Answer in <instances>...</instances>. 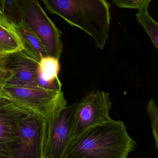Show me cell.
I'll list each match as a JSON object with an SVG mask.
<instances>
[{
	"instance_id": "6da1fadb",
	"label": "cell",
	"mask_w": 158,
	"mask_h": 158,
	"mask_svg": "<svg viewBox=\"0 0 158 158\" xmlns=\"http://www.w3.org/2000/svg\"><path fill=\"white\" fill-rule=\"evenodd\" d=\"M136 146L124 123L111 118L72 140L63 158H127Z\"/></svg>"
},
{
	"instance_id": "7a4b0ae2",
	"label": "cell",
	"mask_w": 158,
	"mask_h": 158,
	"mask_svg": "<svg viewBox=\"0 0 158 158\" xmlns=\"http://www.w3.org/2000/svg\"><path fill=\"white\" fill-rule=\"evenodd\" d=\"M51 14L90 35L103 50L108 39L110 16L106 0H41Z\"/></svg>"
},
{
	"instance_id": "3957f363",
	"label": "cell",
	"mask_w": 158,
	"mask_h": 158,
	"mask_svg": "<svg viewBox=\"0 0 158 158\" xmlns=\"http://www.w3.org/2000/svg\"><path fill=\"white\" fill-rule=\"evenodd\" d=\"M0 95L42 116L48 123L67 104L62 91H49L33 85L6 84Z\"/></svg>"
},
{
	"instance_id": "277c9868",
	"label": "cell",
	"mask_w": 158,
	"mask_h": 158,
	"mask_svg": "<svg viewBox=\"0 0 158 158\" xmlns=\"http://www.w3.org/2000/svg\"><path fill=\"white\" fill-rule=\"evenodd\" d=\"M47 128V120L37 113L22 118L17 127L12 158H44Z\"/></svg>"
},
{
	"instance_id": "5b68a950",
	"label": "cell",
	"mask_w": 158,
	"mask_h": 158,
	"mask_svg": "<svg viewBox=\"0 0 158 158\" xmlns=\"http://www.w3.org/2000/svg\"><path fill=\"white\" fill-rule=\"evenodd\" d=\"M23 22L39 38L48 56L59 60L63 51L61 32L37 0H26Z\"/></svg>"
},
{
	"instance_id": "8992f818",
	"label": "cell",
	"mask_w": 158,
	"mask_h": 158,
	"mask_svg": "<svg viewBox=\"0 0 158 158\" xmlns=\"http://www.w3.org/2000/svg\"><path fill=\"white\" fill-rule=\"evenodd\" d=\"M110 94L98 90L87 94L77 103L73 122L71 141L87 129L110 119L112 104Z\"/></svg>"
},
{
	"instance_id": "52a82bcc",
	"label": "cell",
	"mask_w": 158,
	"mask_h": 158,
	"mask_svg": "<svg viewBox=\"0 0 158 158\" xmlns=\"http://www.w3.org/2000/svg\"><path fill=\"white\" fill-rule=\"evenodd\" d=\"M77 103L62 109L48 123L44 158H63L71 141Z\"/></svg>"
},
{
	"instance_id": "ba28073f",
	"label": "cell",
	"mask_w": 158,
	"mask_h": 158,
	"mask_svg": "<svg viewBox=\"0 0 158 158\" xmlns=\"http://www.w3.org/2000/svg\"><path fill=\"white\" fill-rule=\"evenodd\" d=\"M33 112L0 95V158H12L18 124L24 117Z\"/></svg>"
},
{
	"instance_id": "9c48e42d",
	"label": "cell",
	"mask_w": 158,
	"mask_h": 158,
	"mask_svg": "<svg viewBox=\"0 0 158 158\" xmlns=\"http://www.w3.org/2000/svg\"><path fill=\"white\" fill-rule=\"evenodd\" d=\"M6 58L12 77L6 84L38 86L39 62L23 51L7 55Z\"/></svg>"
},
{
	"instance_id": "30bf717a",
	"label": "cell",
	"mask_w": 158,
	"mask_h": 158,
	"mask_svg": "<svg viewBox=\"0 0 158 158\" xmlns=\"http://www.w3.org/2000/svg\"><path fill=\"white\" fill-rule=\"evenodd\" d=\"M59 61L57 58L47 56L39 62L38 86L49 91H62V83L58 78L60 70Z\"/></svg>"
},
{
	"instance_id": "8fae6325",
	"label": "cell",
	"mask_w": 158,
	"mask_h": 158,
	"mask_svg": "<svg viewBox=\"0 0 158 158\" xmlns=\"http://www.w3.org/2000/svg\"><path fill=\"white\" fill-rule=\"evenodd\" d=\"M13 26L21 40L24 52L39 63L48 56L39 38L24 22Z\"/></svg>"
},
{
	"instance_id": "7c38bea8",
	"label": "cell",
	"mask_w": 158,
	"mask_h": 158,
	"mask_svg": "<svg viewBox=\"0 0 158 158\" xmlns=\"http://www.w3.org/2000/svg\"><path fill=\"white\" fill-rule=\"evenodd\" d=\"M23 50L21 40L13 24L6 15L0 17V56Z\"/></svg>"
},
{
	"instance_id": "4fadbf2b",
	"label": "cell",
	"mask_w": 158,
	"mask_h": 158,
	"mask_svg": "<svg viewBox=\"0 0 158 158\" xmlns=\"http://www.w3.org/2000/svg\"><path fill=\"white\" fill-rule=\"evenodd\" d=\"M26 0H2L0 7L13 25L24 22Z\"/></svg>"
},
{
	"instance_id": "5bb4252c",
	"label": "cell",
	"mask_w": 158,
	"mask_h": 158,
	"mask_svg": "<svg viewBox=\"0 0 158 158\" xmlns=\"http://www.w3.org/2000/svg\"><path fill=\"white\" fill-rule=\"evenodd\" d=\"M136 19L142 26L158 51V23L149 15L148 9L139 11Z\"/></svg>"
},
{
	"instance_id": "9a60e30c",
	"label": "cell",
	"mask_w": 158,
	"mask_h": 158,
	"mask_svg": "<svg viewBox=\"0 0 158 158\" xmlns=\"http://www.w3.org/2000/svg\"><path fill=\"white\" fill-rule=\"evenodd\" d=\"M147 112L151 122L153 136L156 147L158 150V107L153 99H150L148 102L147 107Z\"/></svg>"
},
{
	"instance_id": "2e32d148",
	"label": "cell",
	"mask_w": 158,
	"mask_h": 158,
	"mask_svg": "<svg viewBox=\"0 0 158 158\" xmlns=\"http://www.w3.org/2000/svg\"><path fill=\"white\" fill-rule=\"evenodd\" d=\"M153 0H112L115 5L122 8L137 9L139 11L147 10Z\"/></svg>"
},
{
	"instance_id": "e0dca14e",
	"label": "cell",
	"mask_w": 158,
	"mask_h": 158,
	"mask_svg": "<svg viewBox=\"0 0 158 158\" xmlns=\"http://www.w3.org/2000/svg\"><path fill=\"white\" fill-rule=\"evenodd\" d=\"M12 77V72L7 66L6 55L0 56V89Z\"/></svg>"
},
{
	"instance_id": "ac0fdd59",
	"label": "cell",
	"mask_w": 158,
	"mask_h": 158,
	"mask_svg": "<svg viewBox=\"0 0 158 158\" xmlns=\"http://www.w3.org/2000/svg\"><path fill=\"white\" fill-rule=\"evenodd\" d=\"M4 15H5L3 14L2 11V9H1V7H0V17H1L3 16Z\"/></svg>"
},
{
	"instance_id": "d6986e66",
	"label": "cell",
	"mask_w": 158,
	"mask_h": 158,
	"mask_svg": "<svg viewBox=\"0 0 158 158\" xmlns=\"http://www.w3.org/2000/svg\"><path fill=\"white\" fill-rule=\"evenodd\" d=\"M2 0H0V5H1V2H2Z\"/></svg>"
},
{
	"instance_id": "ffe728a7",
	"label": "cell",
	"mask_w": 158,
	"mask_h": 158,
	"mask_svg": "<svg viewBox=\"0 0 158 158\" xmlns=\"http://www.w3.org/2000/svg\"><path fill=\"white\" fill-rule=\"evenodd\" d=\"M1 89H0V92H1Z\"/></svg>"
}]
</instances>
